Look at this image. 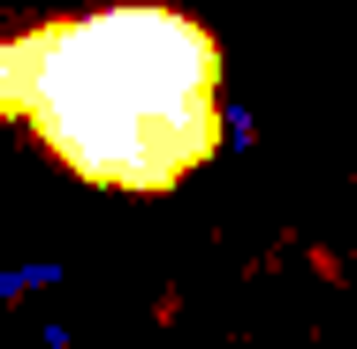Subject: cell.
Returning a JSON list of instances; mask_svg holds the SVG:
<instances>
[{
    "mask_svg": "<svg viewBox=\"0 0 357 349\" xmlns=\"http://www.w3.org/2000/svg\"><path fill=\"white\" fill-rule=\"evenodd\" d=\"M0 122H23L38 152L91 190H183V175H198L228 137L220 46L198 15L160 0L8 31Z\"/></svg>",
    "mask_w": 357,
    "mask_h": 349,
    "instance_id": "1",
    "label": "cell"
}]
</instances>
